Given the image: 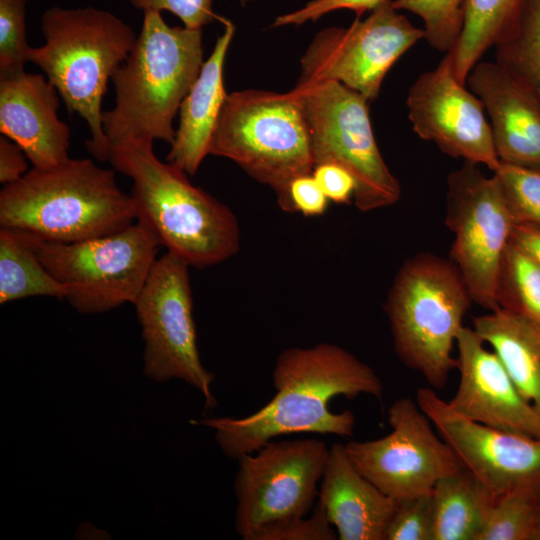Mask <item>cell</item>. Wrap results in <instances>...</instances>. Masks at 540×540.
<instances>
[{"label":"cell","mask_w":540,"mask_h":540,"mask_svg":"<svg viewBox=\"0 0 540 540\" xmlns=\"http://www.w3.org/2000/svg\"><path fill=\"white\" fill-rule=\"evenodd\" d=\"M275 395L263 407L241 418L214 417L193 423L212 428L215 441L229 458L238 460L276 437L294 433L352 436L355 416L334 413L337 396L361 394L381 399L383 383L376 372L347 350L331 343L282 351L274 364Z\"/></svg>","instance_id":"6da1fadb"},{"label":"cell","mask_w":540,"mask_h":540,"mask_svg":"<svg viewBox=\"0 0 540 540\" xmlns=\"http://www.w3.org/2000/svg\"><path fill=\"white\" fill-rule=\"evenodd\" d=\"M109 161L132 180L136 220L151 229L167 252L200 269L237 254L240 229L234 213L191 184L180 167L162 162L152 142H120L111 148Z\"/></svg>","instance_id":"7a4b0ae2"},{"label":"cell","mask_w":540,"mask_h":540,"mask_svg":"<svg viewBox=\"0 0 540 540\" xmlns=\"http://www.w3.org/2000/svg\"><path fill=\"white\" fill-rule=\"evenodd\" d=\"M143 13L141 31L111 79L114 106L103 112L110 148L129 139L171 144L174 118L204 63L201 28L172 27L159 11Z\"/></svg>","instance_id":"3957f363"},{"label":"cell","mask_w":540,"mask_h":540,"mask_svg":"<svg viewBox=\"0 0 540 540\" xmlns=\"http://www.w3.org/2000/svg\"><path fill=\"white\" fill-rule=\"evenodd\" d=\"M136 221L130 194L113 170L69 158L48 169L32 168L0 192V226L43 240L71 243L118 232Z\"/></svg>","instance_id":"277c9868"},{"label":"cell","mask_w":540,"mask_h":540,"mask_svg":"<svg viewBox=\"0 0 540 540\" xmlns=\"http://www.w3.org/2000/svg\"><path fill=\"white\" fill-rule=\"evenodd\" d=\"M45 43L32 47L29 62L53 84L70 113L89 127V153L109 160L102 101L109 79L129 55L137 35L115 14L87 6L47 9L41 18Z\"/></svg>","instance_id":"5b68a950"},{"label":"cell","mask_w":540,"mask_h":540,"mask_svg":"<svg viewBox=\"0 0 540 540\" xmlns=\"http://www.w3.org/2000/svg\"><path fill=\"white\" fill-rule=\"evenodd\" d=\"M471 301L454 263L430 254L406 262L392 285L386 312L395 351L436 389L457 366L452 349Z\"/></svg>","instance_id":"8992f818"},{"label":"cell","mask_w":540,"mask_h":540,"mask_svg":"<svg viewBox=\"0 0 540 540\" xmlns=\"http://www.w3.org/2000/svg\"><path fill=\"white\" fill-rule=\"evenodd\" d=\"M209 154L232 160L256 181L269 186L286 212L290 183L314 168L307 121L293 90L228 94Z\"/></svg>","instance_id":"52a82bcc"},{"label":"cell","mask_w":540,"mask_h":540,"mask_svg":"<svg viewBox=\"0 0 540 540\" xmlns=\"http://www.w3.org/2000/svg\"><path fill=\"white\" fill-rule=\"evenodd\" d=\"M35 237L37 254L64 287V299L83 314L134 304L161 246L151 229L138 220L118 232L78 242Z\"/></svg>","instance_id":"ba28073f"},{"label":"cell","mask_w":540,"mask_h":540,"mask_svg":"<svg viewBox=\"0 0 540 540\" xmlns=\"http://www.w3.org/2000/svg\"><path fill=\"white\" fill-rule=\"evenodd\" d=\"M293 92L304 112L314 166L335 163L356 181L354 203L368 212L395 204L401 197L375 140L368 100L335 81L296 85Z\"/></svg>","instance_id":"9c48e42d"},{"label":"cell","mask_w":540,"mask_h":540,"mask_svg":"<svg viewBox=\"0 0 540 540\" xmlns=\"http://www.w3.org/2000/svg\"><path fill=\"white\" fill-rule=\"evenodd\" d=\"M328 452L314 438L271 440L238 459L234 522L241 538L261 540L272 527L305 517L318 497Z\"/></svg>","instance_id":"30bf717a"},{"label":"cell","mask_w":540,"mask_h":540,"mask_svg":"<svg viewBox=\"0 0 540 540\" xmlns=\"http://www.w3.org/2000/svg\"><path fill=\"white\" fill-rule=\"evenodd\" d=\"M189 267L166 252L155 261L133 304L145 343L144 374L157 382H186L203 395L205 408L213 409L215 376L199 355Z\"/></svg>","instance_id":"8fae6325"},{"label":"cell","mask_w":540,"mask_h":540,"mask_svg":"<svg viewBox=\"0 0 540 540\" xmlns=\"http://www.w3.org/2000/svg\"><path fill=\"white\" fill-rule=\"evenodd\" d=\"M465 162L447 179L446 225L454 234L451 257L472 301L498 308L501 265L514 219L495 176Z\"/></svg>","instance_id":"7c38bea8"},{"label":"cell","mask_w":540,"mask_h":540,"mask_svg":"<svg viewBox=\"0 0 540 540\" xmlns=\"http://www.w3.org/2000/svg\"><path fill=\"white\" fill-rule=\"evenodd\" d=\"M422 38L423 29L385 2L364 20L318 32L301 57L297 85L335 81L375 100L387 72Z\"/></svg>","instance_id":"4fadbf2b"},{"label":"cell","mask_w":540,"mask_h":540,"mask_svg":"<svg viewBox=\"0 0 540 540\" xmlns=\"http://www.w3.org/2000/svg\"><path fill=\"white\" fill-rule=\"evenodd\" d=\"M388 422L386 436L344 446L358 471L389 497L398 501L430 493L438 480L463 468L416 400L394 401Z\"/></svg>","instance_id":"5bb4252c"},{"label":"cell","mask_w":540,"mask_h":540,"mask_svg":"<svg viewBox=\"0 0 540 540\" xmlns=\"http://www.w3.org/2000/svg\"><path fill=\"white\" fill-rule=\"evenodd\" d=\"M415 400L462 467L495 498L522 488L540 491V437L469 420L431 388L418 389Z\"/></svg>","instance_id":"9a60e30c"},{"label":"cell","mask_w":540,"mask_h":540,"mask_svg":"<svg viewBox=\"0 0 540 540\" xmlns=\"http://www.w3.org/2000/svg\"><path fill=\"white\" fill-rule=\"evenodd\" d=\"M460 82L449 53L436 68L422 73L408 91L406 104L413 131L444 154L492 172L499 166L490 123L480 99Z\"/></svg>","instance_id":"2e32d148"},{"label":"cell","mask_w":540,"mask_h":540,"mask_svg":"<svg viewBox=\"0 0 540 540\" xmlns=\"http://www.w3.org/2000/svg\"><path fill=\"white\" fill-rule=\"evenodd\" d=\"M455 344L460 378L450 407L474 422L540 437V416L521 396L497 354L469 327L460 329Z\"/></svg>","instance_id":"e0dca14e"},{"label":"cell","mask_w":540,"mask_h":540,"mask_svg":"<svg viewBox=\"0 0 540 540\" xmlns=\"http://www.w3.org/2000/svg\"><path fill=\"white\" fill-rule=\"evenodd\" d=\"M59 94L41 74H0V131L16 142L34 168L67 161L70 128L59 119Z\"/></svg>","instance_id":"ac0fdd59"},{"label":"cell","mask_w":540,"mask_h":540,"mask_svg":"<svg viewBox=\"0 0 540 540\" xmlns=\"http://www.w3.org/2000/svg\"><path fill=\"white\" fill-rule=\"evenodd\" d=\"M466 84L489 117L500 162L540 170L538 98L496 61H479Z\"/></svg>","instance_id":"d6986e66"},{"label":"cell","mask_w":540,"mask_h":540,"mask_svg":"<svg viewBox=\"0 0 540 540\" xmlns=\"http://www.w3.org/2000/svg\"><path fill=\"white\" fill-rule=\"evenodd\" d=\"M317 501L340 540H385L396 507V500L362 475L338 443L329 448Z\"/></svg>","instance_id":"ffe728a7"},{"label":"cell","mask_w":540,"mask_h":540,"mask_svg":"<svg viewBox=\"0 0 540 540\" xmlns=\"http://www.w3.org/2000/svg\"><path fill=\"white\" fill-rule=\"evenodd\" d=\"M224 25L223 33L180 106L179 125L166 157L188 175H194L209 154L211 138L228 95L223 70L235 29L228 20Z\"/></svg>","instance_id":"44dd1931"},{"label":"cell","mask_w":540,"mask_h":540,"mask_svg":"<svg viewBox=\"0 0 540 540\" xmlns=\"http://www.w3.org/2000/svg\"><path fill=\"white\" fill-rule=\"evenodd\" d=\"M472 328L492 347L521 396L540 416V325L498 307L474 317Z\"/></svg>","instance_id":"7402d4cb"},{"label":"cell","mask_w":540,"mask_h":540,"mask_svg":"<svg viewBox=\"0 0 540 540\" xmlns=\"http://www.w3.org/2000/svg\"><path fill=\"white\" fill-rule=\"evenodd\" d=\"M433 540H477L494 495L470 471L438 480L432 492Z\"/></svg>","instance_id":"603a6c76"},{"label":"cell","mask_w":540,"mask_h":540,"mask_svg":"<svg viewBox=\"0 0 540 540\" xmlns=\"http://www.w3.org/2000/svg\"><path fill=\"white\" fill-rule=\"evenodd\" d=\"M35 235L20 229L0 228V304L33 297L64 299V287L41 262Z\"/></svg>","instance_id":"cb8c5ba5"},{"label":"cell","mask_w":540,"mask_h":540,"mask_svg":"<svg viewBox=\"0 0 540 540\" xmlns=\"http://www.w3.org/2000/svg\"><path fill=\"white\" fill-rule=\"evenodd\" d=\"M526 0H466L460 37L448 52L457 79L466 84L473 67L519 18Z\"/></svg>","instance_id":"d4e9b609"},{"label":"cell","mask_w":540,"mask_h":540,"mask_svg":"<svg viewBox=\"0 0 540 540\" xmlns=\"http://www.w3.org/2000/svg\"><path fill=\"white\" fill-rule=\"evenodd\" d=\"M494 47L495 61L540 101V0H526L515 24Z\"/></svg>","instance_id":"484cf974"},{"label":"cell","mask_w":540,"mask_h":540,"mask_svg":"<svg viewBox=\"0 0 540 540\" xmlns=\"http://www.w3.org/2000/svg\"><path fill=\"white\" fill-rule=\"evenodd\" d=\"M497 302L540 325V264L512 241L501 265Z\"/></svg>","instance_id":"4316f807"},{"label":"cell","mask_w":540,"mask_h":540,"mask_svg":"<svg viewBox=\"0 0 540 540\" xmlns=\"http://www.w3.org/2000/svg\"><path fill=\"white\" fill-rule=\"evenodd\" d=\"M540 522V491L513 490L495 498L477 540H534Z\"/></svg>","instance_id":"83f0119b"},{"label":"cell","mask_w":540,"mask_h":540,"mask_svg":"<svg viewBox=\"0 0 540 540\" xmlns=\"http://www.w3.org/2000/svg\"><path fill=\"white\" fill-rule=\"evenodd\" d=\"M392 5L423 21L424 38L434 49L448 53L457 43L464 21L466 0H393Z\"/></svg>","instance_id":"f1b7e54d"},{"label":"cell","mask_w":540,"mask_h":540,"mask_svg":"<svg viewBox=\"0 0 540 540\" xmlns=\"http://www.w3.org/2000/svg\"><path fill=\"white\" fill-rule=\"evenodd\" d=\"M493 175L515 224L540 227V170L500 162Z\"/></svg>","instance_id":"f546056e"},{"label":"cell","mask_w":540,"mask_h":540,"mask_svg":"<svg viewBox=\"0 0 540 540\" xmlns=\"http://www.w3.org/2000/svg\"><path fill=\"white\" fill-rule=\"evenodd\" d=\"M26 4L27 0H0V74L24 70L29 62Z\"/></svg>","instance_id":"4dcf8cb0"},{"label":"cell","mask_w":540,"mask_h":540,"mask_svg":"<svg viewBox=\"0 0 540 540\" xmlns=\"http://www.w3.org/2000/svg\"><path fill=\"white\" fill-rule=\"evenodd\" d=\"M431 492L396 501L385 540H433Z\"/></svg>","instance_id":"1f68e13d"},{"label":"cell","mask_w":540,"mask_h":540,"mask_svg":"<svg viewBox=\"0 0 540 540\" xmlns=\"http://www.w3.org/2000/svg\"><path fill=\"white\" fill-rule=\"evenodd\" d=\"M322 505L317 501L309 517L276 525L263 534L261 540H334L332 528Z\"/></svg>","instance_id":"d6a6232c"},{"label":"cell","mask_w":540,"mask_h":540,"mask_svg":"<svg viewBox=\"0 0 540 540\" xmlns=\"http://www.w3.org/2000/svg\"><path fill=\"white\" fill-rule=\"evenodd\" d=\"M136 9L168 11L181 19L185 27L201 28L215 18L213 0H128Z\"/></svg>","instance_id":"836d02e7"},{"label":"cell","mask_w":540,"mask_h":540,"mask_svg":"<svg viewBox=\"0 0 540 540\" xmlns=\"http://www.w3.org/2000/svg\"><path fill=\"white\" fill-rule=\"evenodd\" d=\"M388 1L391 0H312L299 10L280 15L273 26L300 25L307 21H316L321 16L339 9H349L360 16Z\"/></svg>","instance_id":"e575fe53"},{"label":"cell","mask_w":540,"mask_h":540,"mask_svg":"<svg viewBox=\"0 0 540 540\" xmlns=\"http://www.w3.org/2000/svg\"><path fill=\"white\" fill-rule=\"evenodd\" d=\"M329 202L312 173L298 176L290 183L287 212L320 216L326 212Z\"/></svg>","instance_id":"d590c367"},{"label":"cell","mask_w":540,"mask_h":540,"mask_svg":"<svg viewBox=\"0 0 540 540\" xmlns=\"http://www.w3.org/2000/svg\"><path fill=\"white\" fill-rule=\"evenodd\" d=\"M312 175L329 201L349 204L354 199L356 181L344 167L335 163L315 165Z\"/></svg>","instance_id":"8d00e7d4"},{"label":"cell","mask_w":540,"mask_h":540,"mask_svg":"<svg viewBox=\"0 0 540 540\" xmlns=\"http://www.w3.org/2000/svg\"><path fill=\"white\" fill-rule=\"evenodd\" d=\"M27 156L23 149L5 135L0 137V182L8 185L27 172Z\"/></svg>","instance_id":"74e56055"},{"label":"cell","mask_w":540,"mask_h":540,"mask_svg":"<svg viewBox=\"0 0 540 540\" xmlns=\"http://www.w3.org/2000/svg\"><path fill=\"white\" fill-rule=\"evenodd\" d=\"M511 241L522 248L540 264V227L517 223L513 227Z\"/></svg>","instance_id":"f35d334b"},{"label":"cell","mask_w":540,"mask_h":540,"mask_svg":"<svg viewBox=\"0 0 540 540\" xmlns=\"http://www.w3.org/2000/svg\"><path fill=\"white\" fill-rule=\"evenodd\" d=\"M534 540H540V522H539Z\"/></svg>","instance_id":"ab89813d"}]
</instances>
